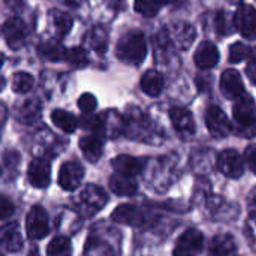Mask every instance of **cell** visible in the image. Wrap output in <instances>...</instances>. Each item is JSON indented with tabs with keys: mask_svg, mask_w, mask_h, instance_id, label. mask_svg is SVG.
Here are the masks:
<instances>
[{
	"mask_svg": "<svg viewBox=\"0 0 256 256\" xmlns=\"http://www.w3.org/2000/svg\"><path fill=\"white\" fill-rule=\"evenodd\" d=\"M118 232L108 226H98L86 242L82 256H118Z\"/></svg>",
	"mask_w": 256,
	"mask_h": 256,
	"instance_id": "6da1fadb",
	"label": "cell"
},
{
	"mask_svg": "<svg viewBox=\"0 0 256 256\" xmlns=\"http://www.w3.org/2000/svg\"><path fill=\"white\" fill-rule=\"evenodd\" d=\"M147 56V44L141 32L126 33L117 44V57L129 64H141Z\"/></svg>",
	"mask_w": 256,
	"mask_h": 256,
	"instance_id": "7a4b0ae2",
	"label": "cell"
},
{
	"mask_svg": "<svg viewBox=\"0 0 256 256\" xmlns=\"http://www.w3.org/2000/svg\"><path fill=\"white\" fill-rule=\"evenodd\" d=\"M108 202L106 192L96 184L86 186L81 194L78 195V200L75 202L76 212L81 218H92L96 213H99Z\"/></svg>",
	"mask_w": 256,
	"mask_h": 256,
	"instance_id": "3957f363",
	"label": "cell"
},
{
	"mask_svg": "<svg viewBox=\"0 0 256 256\" xmlns=\"http://www.w3.org/2000/svg\"><path fill=\"white\" fill-rule=\"evenodd\" d=\"M232 114L242 130H248L249 136H254L256 132V104L254 98L249 94H242L237 98Z\"/></svg>",
	"mask_w": 256,
	"mask_h": 256,
	"instance_id": "277c9868",
	"label": "cell"
},
{
	"mask_svg": "<svg viewBox=\"0 0 256 256\" xmlns=\"http://www.w3.org/2000/svg\"><path fill=\"white\" fill-rule=\"evenodd\" d=\"M50 231L48 214L42 206H33L26 219V232L30 240H40Z\"/></svg>",
	"mask_w": 256,
	"mask_h": 256,
	"instance_id": "5b68a950",
	"label": "cell"
},
{
	"mask_svg": "<svg viewBox=\"0 0 256 256\" xmlns=\"http://www.w3.org/2000/svg\"><path fill=\"white\" fill-rule=\"evenodd\" d=\"M111 219L117 224L128 225V226H142L148 220V216L146 210L138 206L123 204L112 212Z\"/></svg>",
	"mask_w": 256,
	"mask_h": 256,
	"instance_id": "8992f818",
	"label": "cell"
},
{
	"mask_svg": "<svg viewBox=\"0 0 256 256\" xmlns=\"http://www.w3.org/2000/svg\"><path fill=\"white\" fill-rule=\"evenodd\" d=\"M218 168L226 177L238 178L242 177L244 171V162H243V158L236 150L226 148L218 154Z\"/></svg>",
	"mask_w": 256,
	"mask_h": 256,
	"instance_id": "52a82bcc",
	"label": "cell"
},
{
	"mask_svg": "<svg viewBox=\"0 0 256 256\" xmlns=\"http://www.w3.org/2000/svg\"><path fill=\"white\" fill-rule=\"evenodd\" d=\"M234 24L237 30L249 39L256 36V9L250 4H242L234 14Z\"/></svg>",
	"mask_w": 256,
	"mask_h": 256,
	"instance_id": "ba28073f",
	"label": "cell"
},
{
	"mask_svg": "<svg viewBox=\"0 0 256 256\" xmlns=\"http://www.w3.org/2000/svg\"><path fill=\"white\" fill-rule=\"evenodd\" d=\"M27 178L33 188L44 189L51 182V165L45 158H38L30 162L27 170Z\"/></svg>",
	"mask_w": 256,
	"mask_h": 256,
	"instance_id": "9c48e42d",
	"label": "cell"
},
{
	"mask_svg": "<svg viewBox=\"0 0 256 256\" xmlns=\"http://www.w3.org/2000/svg\"><path fill=\"white\" fill-rule=\"evenodd\" d=\"M206 124L210 134L216 138H224L231 132V123L226 117V114L218 108V106H210L206 114Z\"/></svg>",
	"mask_w": 256,
	"mask_h": 256,
	"instance_id": "30bf717a",
	"label": "cell"
},
{
	"mask_svg": "<svg viewBox=\"0 0 256 256\" xmlns=\"http://www.w3.org/2000/svg\"><path fill=\"white\" fill-rule=\"evenodd\" d=\"M84 177V168L78 162H66L62 165L58 172V184L64 190H75Z\"/></svg>",
	"mask_w": 256,
	"mask_h": 256,
	"instance_id": "8fae6325",
	"label": "cell"
},
{
	"mask_svg": "<svg viewBox=\"0 0 256 256\" xmlns=\"http://www.w3.org/2000/svg\"><path fill=\"white\" fill-rule=\"evenodd\" d=\"M22 236L18 224L9 222L0 226V249L4 252L15 254L22 248Z\"/></svg>",
	"mask_w": 256,
	"mask_h": 256,
	"instance_id": "7c38bea8",
	"label": "cell"
},
{
	"mask_svg": "<svg viewBox=\"0 0 256 256\" xmlns=\"http://www.w3.org/2000/svg\"><path fill=\"white\" fill-rule=\"evenodd\" d=\"M144 166H146V159L128 156V154L117 156L112 160V168L116 170V172L122 176H128V177H135L141 174Z\"/></svg>",
	"mask_w": 256,
	"mask_h": 256,
	"instance_id": "4fadbf2b",
	"label": "cell"
},
{
	"mask_svg": "<svg viewBox=\"0 0 256 256\" xmlns=\"http://www.w3.org/2000/svg\"><path fill=\"white\" fill-rule=\"evenodd\" d=\"M220 87L225 96L231 99H237L244 93V84H243L242 75L234 69H228L222 74Z\"/></svg>",
	"mask_w": 256,
	"mask_h": 256,
	"instance_id": "5bb4252c",
	"label": "cell"
},
{
	"mask_svg": "<svg viewBox=\"0 0 256 256\" xmlns=\"http://www.w3.org/2000/svg\"><path fill=\"white\" fill-rule=\"evenodd\" d=\"M3 36L8 45L14 50H18L26 40V28L24 22L20 18H10L3 26Z\"/></svg>",
	"mask_w": 256,
	"mask_h": 256,
	"instance_id": "9a60e30c",
	"label": "cell"
},
{
	"mask_svg": "<svg viewBox=\"0 0 256 256\" xmlns=\"http://www.w3.org/2000/svg\"><path fill=\"white\" fill-rule=\"evenodd\" d=\"M219 62V51L213 42H202L195 52V64L200 69H212Z\"/></svg>",
	"mask_w": 256,
	"mask_h": 256,
	"instance_id": "2e32d148",
	"label": "cell"
},
{
	"mask_svg": "<svg viewBox=\"0 0 256 256\" xmlns=\"http://www.w3.org/2000/svg\"><path fill=\"white\" fill-rule=\"evenodd\" d=\"M171 122L174 128L183 135V136H192L195 132V122L192 114L184 108H172L170 111Z\"/></svg>",
	"mask_w": 256,
	"mask_h": 256,
	"instance_id": "e0dca14e",
	"label": "cell"
},
{
	"mask_svg": "<svg viewBox=\"0 0 256 256\" xmlns=\"http://www.w3.org/2000/svg\"><path fill=\"white\" fill-rule=\"evenodd\" d=\"M80 148L84 154V158L94 164L100 159L102 152H104V141L99 135H87L84 138H81L80 141Z\"/></svg>",
	"mask_w": 256,
	"mask_h": 256,
	"instance_id": "ac0fdd59",
	"label": "cell"
},
{
	"mask_svg": "<svg viewBox=\"0 0 256 256\" xmlns=\"http://www.w3.org/2000/svg\"><path fill=\"white\" fill-rule=\"evenodd\" d=\"M236 252V242L230 234H218L210 243V256H232Z\"/></svg>",
	"mask_w": 256,
	"mask_h": 256,
	"instance_id": "d6986e66",
	"label": "cell"
},
{
	"mask_svg": "<svg viewBox=\"0 0 256 256\" xmlns=\"http://www.w3.org/2000/svg\"><path fill=\"white\" fill-rule=\"evenodd\" d=\"M110 189L120 196H130L138 190V184L132 177L116 174L110 178Z\"/></svg>",
	"mask_w": 256,
	"mask_h": 256,
	"instance_id": "ffe728a7",
	"label": "cell"
},
{
	"mask_svg": "<svg viewBox=\"0 0 256 256\" xmlns=\"http://www.w3.org/2000/svg\"><path fill=\"white\" fill-rule=\"evenodd\" d=\"M202 244H204L202 234L196 230H189L178 238L177 249L188 254H196L202 249Z\"/></svg>",
	"mask_w": 256,
	"mask_h": 256,
	"instance_id": "44dd1931",
	"label": "cell"
},
{
	"mask_svg": "<svg viewBox=\"0 0 256 256\" xmlns=\"http://www.w3.org/2000/svg\"><path fill=\"white\" fill-rule=\"evenodd\" d=\"M141 88L146 94L156 98L164 88V78L156 70H148L141 78Z\"/></svg>",
	"mask_w": 256,
	"mask_h": 256,
	"instance_id": "7402d4cb",
	"label": "cell"
},
{
	"mask_svg": "<svg viewBox=\"0 0 256 256\" xmlns=\"http://www.w3.org/2000/svg\"><path fill=\"white\" fill-rule=\"evenodd\" d=\"M51 120H52V123H54L58 129H62V130L66 132V134H72V132H75V129L78 128V120H76V117H75L74 114L68 112V111H63V110H56V111H52Z\"/></svg>",
	"mask_w": 256,
	"mask_h": 256,
	"instance_id": "603a6c76",
	"label": "cell"
},
{
	"mask_svg": "<svg viewBox=\"0 0 256 256\" xmlns=\"http://www.w3.org/2000/svg\"><path fill=\"white\" fill-rule=\"evenodd\" d=\"M46 256H72V243L68 237L52 238L46 248Z\"/></svg>",
	"mask_w": 256,
	"mask_h": 256,
	"instance_id": "cb8c5ba5",
	"label": "cell"
},
{
	"mask_svg": "<svg viewBox=\"0 0 256 256\" xmlns=\"http://www.w3.org/2000/svg\"><path fill=\"white\" fill-rule=\"evenodd\" d=\"M39 51L45 58H48L51 62H60L63 57H66L64 48L58 44H54V42H48V44L40 45Z\"/></svg>",
	"mask_w": 256,
	"mask_h": 256,
	"instance_id": "d4e9b609",
	"label": "cell"
},
{
	"mask_svg": "<svg viewBox=\"0 0 256 256\" xmlns=\"http://www.w3.org/2000/svg\"><path fill=\"white\" fill-rule=\"evenodd\" d=\"M33 87V76L27 72H18L12 78V88L16 93H27Z\"/></svg>",
	"mask_w": 256,
	"mask_h": 256,
	"instance_id": "484cf974",
	"label": "cell"
},
{
	"mask_svg": "<svg viewBox=\"0 0 256 256\" xmlns=\"http://www.w3.org/2000/svg\"><path fill=\"white\" fill-rule=\"evenodd\" d=\"M162 6L158 0H135V9L144 16H154Z\"/></svg>",
	"mask_w": 256,
	"mask_h": 256,
	"instance_id": "4316f807",
	"label": "cell"
},
{
	"mask_svg": "<svg viewBox=\"0 0 256 256\" xmlns=\"http://www.w3.org/2000/svg\"><path fill=\"white\" fill-rule=\"evenodd\" d=\"M250 56H252L250 48L242 42H236L230 48V62H232V63H240Z\"/></svg>",
	"mask_w": 256,
	"mask_h": 256,
	"instance_id": "83f0119b",
	"label": "cell"
},
{
	"mask_svg": "<svg viewBox=\"0 0 256 256\" xmlns=\"http://www.w3.org/2000/svg\"><path fill=\"white\" fill-rule=\"evenodd\" d=\"M66 58L69 60L70 64H74L75 68H82L87 64V54L82 48L76 46L72 48L70 51H66Z\"/></svg>",
	"mask_w": 256,
	"mask_h": 256,
	"instance_id": "f1b7e54d",
	"label": "cell"
},
{
	"mask_svg": "<svg viewBox=\"0 0 256 256\" xmlns=\"http://www.w3.org/2000/svg\"><path fill=\"white\" fill-rule=\"evenodd\" d=\"M54 21H56L57 30H58L60 34H66V33L72 28V22H74L72 16H70L69 14H66V12H58V14H56Z\"/></svg>",
	"mask_w": 256,
	"mask_h": 256,
	"instance_id": "f546056e",
	"label": "cell"
},
{
	"mask_svg": "<svg viewBox=\"0 0 256 256\" xmlns=\"http://www.w3.org/2000/svg\"><path fill=\"white\" fill-rule=\"evenodd\" d=\"M78 106H80V110H81L82 112L90 114V112H93V111L96 110L98 100H96V98H94L93 94L84 93V94L78 99Z\"/></svg>",
	"mask_w": 256,
	"mask_h": 256,
	"instance_id": "4dcf8cb0",
	"label": "cell"
},
{
	"mask_svg": "<svg viewBox=\"0 0 256 256\" xmlns=\"http://www.w3.org/2000/svg\"><path fill=\"white\" fill-rule=\"evenodd\" d=\"M14 210H15L14 204H12L8 198L0 196V220L10 218V216L14 214Z\"/></svg>",
	"mask_w": 256,
	"mask_h": 256,
	"instance_id": "1f68e13d",
	"label": "cell"
},
{
	"mask_svg": "<svg viewBox=\"0 0 256 256\" xmlns=\"http://www.w3.org/2000/svg\"><path fill=\"white\" fill-rule=\"evenodd\" d=\"M246 162L249 165V168L256 174V146H249L246 153H244Z\"/></svg>",
	"mask_w": 256,
	"mask_h": 256,
	"instance_id": "d6a6232c",
	"label": "cell"
},
{
	"mask_svg": "<svg viewBox=\"0 0 256 256\" xmlns=\"http://www.w3.org/2000/svg\"><path fill=\"white\" fill-rule=\"evenodd\" d=\"M246 74H248V78L250 80V82L256 86V54L250 56V60L246 68Z\"/></svg>",
	"mask_w": 256,
	"mask_h": 256,
	"instance_id": "836d02e7",
	"label": "cell"
},
{
	"mask_svg": "<svg viewBox=\"0 0 256 256\" xmlns=\"http://www.w3.org/2000/svg\"><path fill=\"white\" fill-rule=\"evenodd\" d=\"M248 232L250 240L254 242V244H256V216H250L249 222H248Z\"/></svg>",
	"mask_w": 256,
	"mask_h": 256,
	"instance_id": "e575fe53",
	"label": "cell"
},
{
	"mask_svg": "<svg viewBox=\"0 0 256 256\" xmlns=\"http://www.w3.org/2000/svg\"><path fill=\"white\" fill-rule=\"evenodd\" d=\"M216 30H218L219 34H225L226 33V28H225V14L224 12L218 14V16H216Z\"/></svg>",
	"mask_w": 256,
	"mask_h": 256,
	"instance_id": "d590c367",
	"label": "cell"
},
{
	"mask_svg": "<svg viewBox=\"0 0 256 256\" xmlns=\"http://www.w3.org/2000/svg\"><path fill=\"white\" fill-rule=\"evenodd\" d=\"M250 216H256V192L250 198Z\"/></svg>",
	"mask_w": 256,
	"mask_h": 256,
	"instance_id": "8d00e7d4",
	"label": "cell"
},
{
	"mask_svg": "<svg viewBox=\"0 0 256 256\" xmlns=\"http://www.w3.org/2000/svg\"><path fill=\"white\" fill-rule=\"evenodd\" d=\"M4 120H6V110L3 105H0V126L4 123Z\"/></svg>",
	"mask_w": 256,
	"mask_h": 256,
	"instance_id": "74e56055",
	"label": "cell"
},
{
	"mask_svg": "<svg viewBox=\"0 0 256 256\" xmlns=\"http://www.w3.org/2000/svg\"><path fill=\"white\" fill-rule=\"evenodd\" d=\"M174 256H194V254H188V252H183V250H178V249H176Z\"/></svg>",
	"mask_w": 256,
	"mask_h": 256,
	"instance_id": "f35d334b",
	"label": "cell"
},
{
	"mask_svg": "<svg viewBox=\"0 0 256 256\" xmlns=\"http://www.w3.org/2000/svg\"><path fill=\"white\" fill-rule=\"evenodd\" d=\"M3 87H4V80H3V78L0 76V92L3 90Z\"/></svg>",
	"mask_w": 256,
	"mask_h": 256,
	"instance_id": "ab89813d",
	"label": "cell"
},
{
	"mask_svg": "<svg viewBox=\"0 0 256 256\" xmlns=\"http://www.w3.org/2000/svg\"><path fill=\"white\" fill-rule=\"evenodd\" d=\"M158 2H160L162 4H165V3H170V2H174V0H158Z\"/></svg>",
	"mask_w": 256,
	"mask_h": 256,
	"instance_id": "60d3db41",
	"label": "cell"
},
{
	"mask_svg": "<svg viewBox=\"0 0 256 256\" xmlns=\"http://www.w3.org/2000/svg\"><path fill=\"white\" fill-rule=\"evenodd\" d=\"M2 64H3V56L0 54V68H2Z\"/></svg>",
	"mask_w": 256,
	"mask_h": 256,
	"instance_id": "b9f144b4",
	"label": "cell"
},
{
	"mask_svg": "<svg viewBox=\"0 0 256 256\" xmlns=\"http://www.w3.org/2000/svg\"><path fill=\"white\" fill-rule=\"evenodd\" d=\"M0 256H4V255H2V254H0Z\"/></svg>",
	"mask_w": 256,
	"mask_h": 256,
	"instance_id": "7bdbcfd3",
	"label": "cell"
}]
</instances>
